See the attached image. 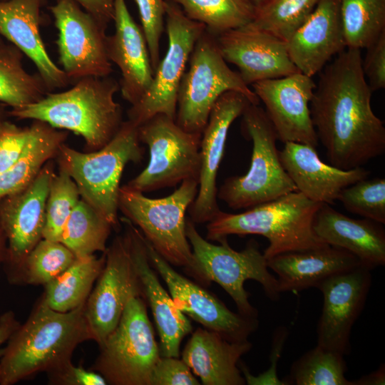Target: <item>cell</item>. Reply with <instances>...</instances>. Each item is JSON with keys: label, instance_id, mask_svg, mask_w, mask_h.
Returning <instances> with one entry per match:
<instances>
[{"label": "cell", "instance_id": "obj_1", "mask_svg": "<svg viewBox=\"0 0 385 385\" xmlns=\"http://www.w3.org/2000/svg\"><path fill=\"white\" fill-rule=\"evenodd\" d=\"M361 62L359 49L337 54L320 71L309 103L318 140L330 164L342 170L362 167L385 152V127L371 108Z\"/></svg>", "mask_w": 385, "mask_h": 385}, {"label": "cell", "instance_id": "obj_2", "mask_svg": "<svg viewBox=\"0 0 385 385\" xmlns=\"http://www.w3.org/2000/svg\"><path fill=\"white\" fill-rule=\"evenodd\" d=\"M85 304L60 312L51 309L41 297L3 349L0 385L15 384L71 361L76 348L91 340Z\"/></svg>", "mask_w": 385, "mask_h": 385}, {"label": "cell", "instance_id": "obj_3", "mask_svg": "<svg viewBox=\"0 0 385 385\" xmlns=\"http://www.w3.org/2000/svg\"><path fill=\"white\" fill-rule=\"evenodd\" d=\"M118 91L119 83L110 76L85 77L68 90L49 92L38 102L12 108L8 115L72 131L83 138L87 152L96 151L115 135L123 122L121 106L114 99Z\"/></svg>", "mask_w": 385, "mask_h": 385}, {"label": "cell", "instance_id": "obj_4", "mask_svg": "<svg viewBox=\"0 0 385 385\" xmlns=\"http://www.w3.org/2000/svg\"><path fill=\"white\" fill-rule=\"evenodd\" d=\"M322 205L294 191L243 212L220 210L207 222L206 239L218 242L230 235L264 236L269 241L263 252L266 260L282 253L321 247L328 244L316 235L314 222Z\"/></svg>", "mask_w": 385, "mask_h": 385}, {"label": "cell", "instance_id": "obj_5", "mask_svg": "<svg viewBox=\"0 0 385 385\" xmlns=\"http://www.w3.org/2000/svg\"><path fill=\"white\" fill-rule=\"evenodd\" d=\"M143 155L138 128L127 120L102 148L81 152L63 143L56 158L58 169L65 171L76 184L81 198L116 228L123 172L128 163L141 162Z\"/></svg>", "mask_w": 385, "mask_h": 385}, {"label": "cell", "instance_id": "obj_6", "mask_svg": "<svg viewBox=\"0 0 385 385\" xmlns=\"http://www.w3.org/2000/svg\"><path fill=\"white\" fill-rule=\"evenodd\" d=\"M186 235L192 247V261L186 272L203 285L217 283L234 300L240 314L257 318V310L249 302L244 288L248 279L258 282L272 301L280 297L277 278L268 270L267 260L258 243L250 240L242 251L233 250L227 238L214 245L204 239L190 219L186 221Z\"/></svg>", "mask_w": 385, "mask_h": 385}, {"label": "cell", "instance_id": "obj_7", "mask_svg": "<svg viewBox=\"0 0 385 385\" xmlns=\"http://www.w3.org/2000/svg\"><path fill=\"white\" fill-rule=\"evenodd\" d=\"M242 130L252 142L247 173L227 178L217 198L234 210L247 209L280 197L297 188L284 169L274 129L264 109L250 104L242 114Z\"/></svg>", "mask_w": 385, "mask_h": 385}, {"label": "cell", "instance_id": "obj_8", "mask_svg": "<svg viewBox=\"0 0 385 385\" xmlns=\"http://www.w3.org/2000/svg\"><path fill=\"white\" fill-rule=\"evenodd\" d=\"M178 92L176 123L186 131L201 133L221 95L236 91L254 105L260 100L238 72L222 56L213 34L205 30L197 41Z\"/></svg>", "mask_w": 385, "mask_h": 385}, {"label": "cell", "instance_id": "obj_9", "mask_svg": "<svg viewBox=\"0 0 385 385\" xmlns=\"http://www.w3.org/2000/svg\"><path fill=\"white\" fill-rule=\"evenodd\" d=\"M198 190V181H183L172 194L150 198L143 192L120 187L118 210L143 234L154 250L168 262L188 267L192 253L186 235L185 214Z\"/></svg>", "mask_w": 385, "mask_h": 385}, {"label": "cell", "instance_id": "obj_10", "mask_svg": "<svg viewBox=\"0 0 385 385\" xmlns=\"http://www.w3.org/2000/svg\"><path fill=\"white\" fill-rule=\"evenodd\" d=\"M143 295L128 299L120 321L103 342L91 369L112 385H150L160 357Z\"/></svg>", "mask_w": 385, "mask_h": 385}, {"label": "cell", "instance_id": "obj_11", "mask_svg": "<svg viewBox=\"0 0 385 385\" xmlns=\"http://www.w3.org/2000/svg\"><path fill=\"white\" fill-rule=\"evenodd\" d=\"M140 143L148 145V165L125 185L141 192L173 187L188 179L198 181L201 133L188 132L165 114L138 126Z\"/></svg>", "mask_w": 385, "mask_h": 385}, {"label": "cell", "instance_id": "obj_12", "mask_svg": "<svg viewBox=\"0 0 385 385\" xmlns=\"http://www.w3.org/2000/svg\"><path fill=\"white\" fill-rule=\"evenodd\" d=\"M165 21L168 43L148 89L128 109V120L139 126L157 114L175 118L177 97L182 77L194 46L206 30L188 18L173 0H165Z\"/></svg>", "mask_w": 385, "mask_h": 385}, {"label": "cell", "instance_id": "obj_13", "mask_svg": "<svg viewBox=\"0 0 385 385\" xmlns=\"http://www.w3.org/2000/svg\"><path fill=\"white\" fill-rule=\"evenodd\" d=\"M48 9L58 33V61L71 83L109 76L113 67L106 52V29L73 0H56Z\"/></svg>", "mask_w": 385, "mask_h": 385}, {"label": "cell", "instance_id": "obj_14", "mask_svg": "<svg viewBox=\"0 0 385 385\" xmlns=\"http://www.w3.org/2000/svg\"><path fill=\"white\" fill-rule=\"evenodd\" d=\"M105 255L104 266L85 304L91 340L98 346L118 325L130 297L143 296L124 235L113 239Z\"/></svg>", "mask_w": 385, "mask_h": 385}, {"label": "cell", "instance_id": "obj_15", "mask_svg": "<svg viewBox=\"0 0 385 385\" xmlns=\"http://www.w3.org/2000/svg\"><path fill=\"white\" fill-rule=\"evenodd\" d=\"M55 173L51 160L27 188L0 200V220L7 241L4 264L13 284L28 255L43 238L46 203Z\"/></svg>", "mask_w": 385, "mask_h": 385}, {"label": "cell", "instance_id": "obj_16", "mask_svg": "<svg viewBox=\"0 0 385 385\" xmlns=\"http://www.w3.org/2000/svg\"><path fill=\"white\" fill-rule=\"evenodd\" d=\"M371 271L360 265L317 285L323 295V307L317 345L344 356L350 353L351 329L366 304L372 282Z\"/></svg>", "mask_w": 385, "mask_h": 385}, {"label": "cell", "instance_id": "obj_17", "mask_svg": "<svg viewBox=\"0 0 385 385\" xmlns=\"http://www.w3.org/2000/svg\"><path fill=\"white\" fill-rule=\"evenodd\" d=\"M145 244L152 266L165 282L173 302L183 314L230 342L246 341L257 329V318L231 312L216 297L176 272L146 240Z\"/></svg>", "mask_w": 385, "mask_h": 385}, {"label": "cell", "instance_id": "obj_18", "mask_svg": "<svg viewBox=\"0 0 385 385\" xmlns=\"http://www.w3.org/2000/svg\"><path fill=\"white\" fill-rule=\"evenodd\" d=\"M252 91L265 106V113L283 143L295 142L316 148L318 138L313 125L309 103L316 83L297 71L287 76L257 81Z\"/></svg>", "mask_w": 385, "mask_h": 385}, {"label": "cell", "instance_id": "obj_19", "mask_svg": "<svg viewBox=\"0 0 385 385\" xmlns=\"http://www.w3.org/2000/svg\"><path fill=\"white\" fill-rule=\"evenodd\" d=\"M252 104L242 93L227 91L214 104L200 140V170L197 194L189 210L194 223L210 221L220 211L217 175L230 125Z\"/></svg>", "mask_w": 385, "mask_h": 385}, {"label": "cell", "instance_id": "obj_20", "mask_svg": "<svg viewBox=\"0 0 385 385\" xmlns=\"http://www.w3.org/2000/svg\"><path fill=\"white\" fill-rule=\"evenodd\" d=\"M215 37L224 59L237 67L247 86L299 71L287 43L267 32L245 26Z\"/></svg>", "mask_w": 385, "mask_h": 385}, {"label": "cell", "instance_id": "obj_21", "mask_svg": "<svg viewBox=\"0 0 385 385\" xmlns=\"http://www.w3.org/2000/svg\"><path fill=\"white\" fill-rule=\"evenodd\" d=\"M120 220L125 226L123 235L142 287L143 297L151 308L159 333L160 356L178 357L180 342L192 332L191 323L176 307L158 280L155 270L152 269L143 234L125 217H121Z\"/></svg>", "mask_w": 385, "mask_h": 385}, {"label": "cell", "instance_id": "obj_22", "mask_svg": "<svg viewBox=\"0 0 385 385\" xmlns=\"http://www.w3.org/2000/svg\"><path fill=\"white\" fill-rule=\"evenodd\" d=\"M115 31L106 36L108 59L121 73L120 91L131 106L148 89L154 76L146 39L132 17L125 0H114Z\"/></svg>", "mask_w": 385, "mask_h": 385}, {"label": "cell", "instance_id": "obj_23", "mask_svg": "<svg viewBox=\"0 0 385 385\" xmlns=\"http://www.w3.org/2000/svg\"><path fill=\"white\" fill-rule=\"evenodd\" d=\"M289 58L297 70L313 77L331 58L346 48L340 0H319L287 42Z\"/></svg>", "mask_w": 385, "mask_h": 385}, {"label": "cell", "instance_id": "obj_24", "mask_svg": "<svg viewBox=\"0 0 385 385\" xmlns=\"http://www.w3.org/2000/svg\"><path fill=\"white\" fill-rule=\"evenodd\" d=\"M47 0H0V36L34 63L48 92L70 80L51 58L40 34L41 9Z\"/></svg>", "mask_w": 385, "mask_h": 385}, {"label": "cell", "instance_id": "obj_25", "mask_svg": "<svg viewBox=\"0 0 385 385\" xmlns=\"http://www.w3.org/2000/svg\"><path fill=\"white\" fill-rule=\"evenodd\" d=\"M279 151L282 165L297 191L309 200L331 205L346 187L368 178L363 167L342 170L321 160L316 148L307 144L287 142Z\"/></svg>", "mask_w": 385, "mask_h": 385}, {"label": "cell", "instance_id": "obj_26", "mask_svg": "<svg viewBox=\"0 0 385 385\" xmlns=\"http://www.w3.org/2000/svg\"><path fill=\"white\" fill-rule=\"evenodd\" d=\"M267 264L277 276L280 293L317 287L334 275L362 265L352 253L329 245L282 253L267 260Z\"/></svg>", "mask_w": 385, "mask_h": 385}, {"label": "cell", "instance_id": "obj_27", "mask_svg": "<svg viewBox=\"0 0 385 385\" xmlns=\"http://www.w3.org/2000/svg\"><path fill=\"white\" fill-rule=\"evenodd\" d=\"M314 230L325 243L355 255L373 270L385 265V230L369 219H354L322 204L315 216Z\"/></svg>", "mask_w": 385, "mask_h": 385}, {"label": "cell", "instance_id": "obj_28", "mask_svg": "<svg viewBox=\"0 0 385 385\" xmlns=\"http://www.w3.org/2000/svg\"><path fill=\"white\" fill-rule=\"evenodd\" d=\"M252 349L248 341L230 342L207 329H197L182 354V359L205 385H243L238 368L241 357Z\"/></svg>", "mask_w": 385, "mask_h": 385}, {"label": "cell", "instance_id": "obj_29", "mask_svg": "<svg viewBox=\"0 0 385 385\" xmlns=\"http://www.w3.org/2000/svg\"><path fill=\"white\" fill-rule=\"evenodd\" d=\"M31 137L19 159L0 173V200L27 188L44 165L56 158L65 143L67 130L55 128L48 123L34 120Z\"/></svg>", "mask_w": 385, "mask_h": 385}, {"label": "cell", "instance_id": "obj_30", "mask_svg": "<svg viewBox=\"0 0 385 385\" xmlns=\"http://www.w3.org/2000/svg\"><path fill=\"white\" fill-rule=\"evenodd\" d=\"M105 260V252L101 257L92 255L76 258L68 268L44 286L41 299L51 309L60 312L71 311L86 303Z\"/></svg>", "mask_w": 385, "mask_h": 385}, {"label": "cell", "instance_id": "obj_31", "mask_svg": "<svg viewBox=\"0 0 385 385\" xmlns=\"http://www.w3.org/2000/svg\"><path fill=\"white\" fill-rule=\"evenodd\" d=\"M23 57L17 47L0 36V102L11 109L38 102L49 93L38 73L24 68Z\"/></svg>", "mask_w": 385, "mask_h": 385}, {"label": "cell", "instance_id": "obj_32", "mask_svg": "<svg viewBox=\"0 0 385 385\" xmlns=\"http://www.w3.org/2000/svg\"><path fill=\"white\" fill-rule=\"evenodd\" d=\"M113 226L80 199L65 225L60 242L78 257L104 252Z\"/></svg>", "mask_w": 385, "mask_h": 385}, {"label": "cell", "instance_id": "obj_33", "mask_svg": "<svg viewBox=\"0 0 385 385\" xmlns=\"http://www.w3.org/2000/svg\"><path fill=\"white\" fill-rule=\"evenodd\" d=\"M190 19L205 26L214 36L241 28L254 18L249 0H173Z\"/></svg>", "mask_w": 385, "mask_h": 385}, {"label": "cell", "instance_id": "obj_34", "mask_svg": "<svg viewBox=\"0 0 385 385\" xmlns=\"http://www.w3.org/2000/svg\"><path fill=\"white\" fill-rule=\"evenodd\" d=\"M346 48H366L385 32V0H340Z\"/></svg>", "mask_w": 385, "mask_h": 385}, {"label": "cell", "instance_id": "obj_35", "mask_svg": "<svg viewBox=\"0 0 385 385\" xmlns=\"http://www.w3.org/2000/svg\"><path fill=\"white\" fill-rule=\"evenodd\" d=\"M344 355L317 345L292 364L284 385H353Z\"/></svg>", "mask_w": 385, "mask_h": 385}, {"label": "cell", "instance_id": "obj_36", "mask_svg": "<svg viewBox=\"0 0 385 385\" xmlns=\"http://www.w3.org/2000/svg\"><path fill=\"white\" fill-rule=\"evenodd\" d=\"M319 0H267L255 7L247 26L287 42L304 24Z\"/></svg>", "mask_w": 385, "mask_h": 385}, {"label": "cell", "instance_id": "obj_37", "mask_svg": "<svg viewBox=\"0 0 385 385\" xmlns=\"http://www.w3.org/2000/svg\"><path fill=\"white\" fill-rule=\"evenodd\" d=\"M76 258L61 242L42 238L28 255L14 284L45 286Z\"/></svg>", "mask_w": 385, "mask_h": 385}, {"label": "cell", "instance_id": "obj_38", "mask_svg": "<svg viewBox=\"0 0 385 385\" xmlns=\"http://www.w3.org/2000/svg\"><path fill=\"white\" fill-rule=\"evenodd\" d=\"M80 199V192L73 180L65 171L58 169L48 190L43 238L60 242L67 220Z\"/></svg>", "mask_w": 385, "mask_h": 385}, {"label": "cell", "instance_id": "obj_39", "mask_svg": "<svg viewBox=\"0 0 385 385\" xmlns=\"http://www.w3.org/2000/svg\"><path fill=\"white\" fill-rule=\"evenodd\" d=\"M344 208L356 215L385 224V179L364 178L344 188L338 195Z\"/></svg>", "mask_w": 385, "mask_h": 385}, {"label": "cell", "instance_id": "obj_40", "mask_svg": "<svg viewBox=\"0 0 385 385\" xmlns=\"http://www.w3.org/2000/svg\"><path fill=\"white\" fill-rule=\"evenodd\" d=\"M154 72L160 61V41L164 30L165 0H135Z\"/></svg>", "mask_w": 385, "mask_h": 385}, {"label": "cell", "instance_id": "obj_41", "mask_svg": "<svg viewBox=\"0 0 385 385\" xmlns=\"http://www.w3.org/2000/svg\"><path fill=\"white\" fill-rule=\"evenodd\" d=\"M33 128L20 127L4 118L0 121V173L10 168L27 145Z\"/></svg>", "mask_w": 385, "mask_h": 385}, {"label": "cell", "instance_id": "obj_42", "mask_svg": "<svg viewBox=\"0 0 385 385\" xmlns=\"http://www.w3.org/2000/svg\"><path fill=\"white\" fill-rule=\"evenodd\" d=\"M189 366L178 357L160 356L150 379V385H199Z\"/></svg>", "mask_w": 385, "mask_h": 385}, {"label": "cell", "instance_id": "obj_43", "mask_svg": "<svg viewBox=\"0 0 385 385\" xmlns=\"http://www.w3.org/2000/svg\"><path fill=\"white\" fill-rule=\"evenodd\" d=\"M289 335V331L284 326L277 327L273 332L272 349L270 356V366L265 372L255 376L250 374L246 366L239 361L241 371L244 374L245 383L249 385H284L277 374V365L280 359L282 351Z\"/></svg>", "mask_w": 385, "mask_h": 385}, {"label": "cell", "instance_id": "obj_44", "mask_svg": "<svg viewBox=\"0 0 385 385\" xmlns=\"http://www.w3.org/2000/svg\"><path fill=\"white\" fill-rule=\"evenodd\" d=\"M361 67L372 92L385 88V32L366 48Z\"/></svg>", "mask_w": 385, "mask_h": 385}, {"label": "cell", "instance_id": "obj_45", "mask_svg": "<svg viewBox=\"0 0 385 385\" xmlns=\"http://www.w3.org/2000/svg\"><path fill=\"white\" fill-rule=\"evenodd\" d=\"M48 381L53 385H105L106 379L99 373L76 366L72 360L46 373Z\"/></svg>", "mask_w": 385, "mask_h": 385}, {"label": "cell", "instance_id": "obj_46", "mask_svg": "<svg viewBox=\"0 0 385 385\" xmlns=\"http://www.w3.org/2000/svg\"><path fill=\"white\" fill-rule=\"evenodd\" d=\"M91 14L98 22L107 29L109 23L113 21L114 0H73Z\"/></svg>", "mask_w": 385, "mask_h": 385}, {"label": "cell", "instance_id": "obj_47", "mask_svg": "<svg viewBox=\"0 0 385 385\" xmlns=\"http://www.w3.org/2000/svg\"><path fill=\"white\" fill-rule=\"evenodd\" d=\"M19 325L13 311L9 310L0 315V358L3 351L1 345L9 340Z\"/></svg>", "mask_w": 385, "mask_h": 385}, {"label": "cell", "instance_id": "obj_48", "mask_svg": "<svg viewBox=\"0 0 385 385\" xmlns=\"http://www.w3.org/2000/svg\"><path fill=\"white\" fill-rule=\"evenodd\" d=\"M351 381L353 385H384L385 384V366L381 364L376 371Z\"/></svg>", "mask_w": 385, "mask_h": 385}, {"label": "cell", "instance_id": "obj_49", "mask_svg": "<svg viewBox=\"0 0 385 385\" xmlns=\"http://www.w3.org/2000/svg\"><path fill=\"white\" fill-rule=\"evenodd\" d=\"M7 256L6 237L0 220V268L5 263Z\"/></svg>", "mask_w": 385, "mask_h": 385}, {"label": "cell", "instance_id": "obj_50", "mask_svg": "<svg viewBox=\"0 0 385 385\" xmlns=\"http://www.w3.org/2000/svg\"><path fill=\"white\" fill-rule=\"evenodd\" d=\"M8 111L6 110V106L0 104V121L8 117Z\"/></svg>", "mask_w": 385, "mask_h": 385}, {"label": "cell", "instance_id": "obj_51", "mask_svg": "<svg viewBox=\"0 0 385 385\" xmlns=\"http://www.w3.org/2000/svg\"><path fill=\"white\" fill-rule=\"evenodd\" d=\"M252 4H254L255 6H257L265 2L267 0H249Z\"/></svg>", "mask_w": 385, "mask_h": 385}]
</instances>
